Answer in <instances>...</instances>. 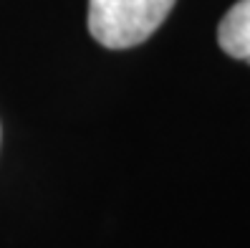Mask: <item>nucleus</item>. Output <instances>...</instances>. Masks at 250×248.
Instances as JSON below:
<instances>
[{"instance_id": "nucleus-1", "label": "nucleus", "mask_w": 250, "mask_h": 248, "mask_svg": "<svg viewBox=\"0 0 250 248\" xmlns=\"http://www.w3.org/2000/svg\"><path fill=\"white\" fill-rule=\"evenodd\" d=\"M177 0H89V31L104 48H131L165 23Z\"/></svg>"}, {"instance_id": "nucleus-2", "label": "nucleus", "mask_w": 250, "mask_h": 248, "mask_svg": "<svg viewBox=\"0 0 250 248\" xmlns=\"http://www.w3.org/2000/svg\"><path fill=\"white\" fill-rule=\"evenodd\" d=\"M217 43L228 56L250 64V0L235 3L217 28Z\"/></svg>"}]
</instances>
